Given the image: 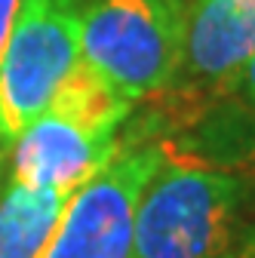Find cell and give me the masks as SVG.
<instances>
[{"mask_svg":"<svg viewBox=\"0 0 255 258\" xmlns=\"http://www.w3.org/2000/svg\"><path fill=\"white\" fill-rule=\"evenodd\" d=\"M237 212L240 178L166 142L136 203L133 258H228Z\"/></svg>","mask_w":255,"mask_h":258,"instance_id":"obj_1","label":"cell"},{"mask_svg":"<svg viewBox=\"0 0 255 258\" xmlns=\"http://www.w3.org/2000/svg\"><path fill=\"white\" fill-rule=\"evenodd\" d=\"M184 0H86L80 7V52L133 105L160 95L178 68Z\"/></svg>","mask_w":255,"mask_h":258,"instance_id":"obj_2","label":"cell"},{"mask_svg":"<svg viewBox=\"0 0 255 258\" xmlns=\"http://www.w3.org/2000/svg\"><path fill=\"white\" fill-rule=\"evenodd\" d=\"M255 52V0H197L187 10L181 58L172 83L154 95L172 123L212 114L231 92Z\"/></svg>","mask_w":255,"mask_h":258,"instance_id":"obj_3","label":"cell"},{"mask_svg":"<svg viewBox=\"0 0 255 258\" xmlns=\"http://www.w3.org/2000/svg\"><path fill=\"white\" fill-rule=\"evenodd\" d=\"M80 55L77 0H22L0 61V136L13 142L40 117Z\"/></svg>","mask_w":255,"mask_h":258,"instance_id":"obj_4","label":"cell"},{"mask_svg":"<svg viewBox=\"0 0 255 258\" xmlns=\"http://www.w3.org/2000/svg\"><path fill=\"white\" fill-rule=\"evenodd\" d=\"M157 157L160 145L117 151L68 197L40 258H133L136 203Z\"/></svg>","mask_w":255,"mask_h":258,"instance_id":"obj_5","label":"cell"},{"mask_svg":"<svg viewBox=\"0 0 255 258\" xmlns=\"http://www.w3.org/2000/svg\"><path fill=\"white\" fill-rule=\"evenodd\" d=\"M10 145V181L65 197L105 169L120 151L117 139H95L52 111L31 120Z\"/></svg>","mask_w":255,"mask_h":258,"instance_id":"obj_6","label":"cell"},{"mask_svg":"<svg viewBox=\"0 0 255 258\" xmlns=\"http://www.w3.org/2000/svg\"><path fill=\"white\" fill-rule=\"evenodd\" d=\"M130 108L133 102L89 61H83V55L46 105V111L71 120L95 139H117V129L130 117Z\"/></svg>","mask_w":255,"mask_h":258,"instance_id":"obj_7","label":"cell"},{"mask_svg":"<svg viewBox=\"0 0 255 258\" xmlns=\"http://www.w3.org/2000/svg\"><path fill=\"white\" fill-rule=\"evenodd\" d=\"M68 197L7 181L0 187V258H40Z\"/></svg>","mask_w":255,"mask_h":258,"instance_id":"obj_8","label":"cell"},{"mask_svg":"<svg viewBox=\"0 0 255 258\" xmlns=\"http://www.w3.org/2000/svg\"><path fill=\"white\" fill-rule=\"evenodd\" d=\"M228 102H237L240 108H246V111L255 114V52H252L249 64L243 68V74H240V80H237V86H234Z\"/></svg>","mask_w":255,"mask_h":258,"instance_id":"obj_9","label":"cell"},{"mask_svg":"<svg viewBox=\"0 0 255 258\" xmlns=\"http://www.w3.org/2000/svg\"><path fill=\"white\" fill-rule=\"evenodd\" d=\"M19 13H22V0H0V61H4V52H7L10 37H13Z\"/></svg>","mask_w":255,"mask_h":258,"instance_id":"obj_10","label":"cell"},{"mask_svg":"<svg viewBox=\"0 0 255 258\" xmlns=\"http://www.w3.org/2000/svg\"><path fill=\"white\" fill-rule=\"evenodd\" d=\"M234 169H237V175H243L249 184H255V136L246 142V148H243L240 157L234 160Z\"/></svg>","mask_w":255,"mask_h":258,"instance_id":"obj_11","label":"cell"},{"mask_svg":"<svg viewBox=\"0 0 255 258\" xmlns=\"http://www.w3.org/2000/svg\"><path fill=\"white\" fill-rule=\"evenodd\" d=\"M243 258H255V240H252V243L243 249Z\"/></svg>","mask_w":255,"mask_h":258,"instance_id":"obj_12","label":"cell"},{"mask_svg":"<svg viewBox=\"0 0 255 258\" xmlns=\"http://www.w3.org/2000/svg\"><path fill=\"white\" fill-rule=\"evenodd\" d=\"M7 145H10V142H7L4 136H0V163H4V151H7Z\"/></svg>","mask_w":255,"mask_h":258,"instance_id":"obj_13","label":"cell"},{"mask_svg":"<svg viewBox=\"0 0 255 258\" xmlns=\"http://www.w3.org/2000/svg\"><path fill=\"white\" fill-rule=\"evenodd\" d=\"M184 4H187V10H190V4H197V0H184Z\"/></svg>","mask_w":255,"mask_h":258,"instance_id":"obj_14","label":"cell"},{"mask_svg":"<svg viewBox=\"0 0 255 258\" xmlns=\"http://www.w3.org/2000/svg\"><path fill=\"white\" fill-rule=\"evenodd\" d=\"M77 4H80V7H83V4H86V0H77Z\"/></svg>","mask_w":255,"mask_h":258,"instance_id":"obj_15","label":"cell"}]
</instances>
